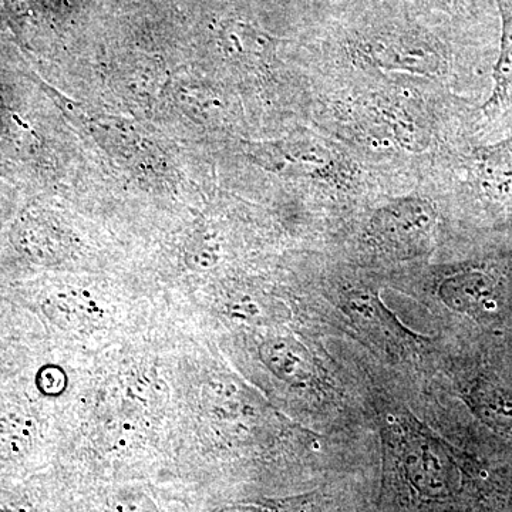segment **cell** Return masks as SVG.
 Instances as JSON below:
<instances>
[{
  "instance_id": "1",
  "label": "cell",
  "mask_w": 512,
  "mask_h": 512,
  "mask_svg": "<svg viewBox=\"0 0 512 512\" xmlns=\"http://www.w3.org/2000/svg\"><path fill=\"white\" fill-rule=\"evenodd\" d=\"M353 62L383 73L444 79L450 72L446 46L427 30L409 25L366 30L350 40Z\"/></svg>"
},
{
  "instance_id": "2",
  "label": "cell",
  "mask_w": 512,
  "mask_h": 512,
  "mask_svg": "<svg viewBox=\"0 0 512 512\" xmlns=\"http://www.w3.org/2000/svg\"><path fill=\"white\" fill-rule=\"evenodd\" d=\"M439 296L484 325H505L512 320V251L454 266L441 278Z\"/></svg>"
},
{
  "instance_id": "3",
  "label": "cell",
  "mask_w": 512,
  "mask_h": 512,
  "mask_svg": "<svg viewBox=\"0 0 512 512\" xmlns=\"http://www.w3.org/2000/svg\"><path fill=\"white\" fill-rule=\"evenodd\" d=\"M437 217L436 207L426 198H397L373 212L365 232L367 244L384 258H416L429 251Z\"/></svg>"
},
{
  "instance_id": "4",
  "label": "cell",
  "mask_w": 512,
  "mask_h": 512,
  "mask_svg": "<svg viewBox=\"0 0 512 512\" xmlns=\"http://www.w3.org/2000/svg\"><path fill=\"white\" fill-rule=\"evenodd\" d=\"M501 20L500 50L493 69V89L480 114L488 131L512 130V0H494Z\"/></svg>"
},
{
  "instance_id": "5",
  "label": "cell",
  "mask_w": 512,
  "mask_h": 512,
  "mask_svg": "<svg viewBox=\"0 0 512 512\" xmlns=\"http://www.w3.org/2000/svg\"><path fill=\"white\" fill-rule=\"evenodd\" d=\"M466 400L485 426L512 443V393L480 377L468 386Z\"/></svg>"
},
{
  "instance_id": "6",
  "label": "cell",
  "mask_w": 512,
  "mask_h": 512,
  "mask_svg": "<svg viewBox=\"0 0 512 512\" xmlns=\"http://www.w3.org/2000/svg\"><path fill=\"white\" fill-rule=\"evenodd\" d=\"M262 362L279 379L292 384L311 382V357L301 343L292 339L272 338L259 348Z\"/></svg>"
},
{
  "instance_id": "7",
  "label": "cell",
  "mask_w": 512,
  "mask_h": 512,
  "mask_svg": "<svg viewBox=\"0 0 512 512\" xmlns=\"http://www.w3.org/2000/svg\"><path fill=\"white\" fill-rule=\"evenodd\" d=\"M62 322L76 332H89L104 320L103 308L86 293L63 296L59 305Z\"/></svg>"
},
{
  "instance_id": "8",
  "label": "cell",
  "mask_w": 512,
  "mask_h": 512,
  "mask_svg": "<svg viewBox=\"0 0 512 512\" xmlns=\"http://www.w3.org/2000/svg\"><path fill=\"white\" fill-rule=\"evenodd\" d=\"M117 512H160L150 497L141 493L121 495L116 505Z\"/></svg>"
},
{
  "instance_id": "9",
  "label": "cell",
  "mask_w": 512,
  "mask_h": 512,
  "mask_svg": "<svg viewBox=\"0 0 512 512\" xmlns=\"http://www.w3.org/2000/svg\"><path fill=\"white\" fill-rule=\"evenodd\" d=\"M217 512H286V510L276 504L247 503L228 505Z\"/></svg>"
},
{
  "instance_id": "10",
  "label": "cell",
  "mask_w": 512,
  "mask_h": 512,
  "mask_svg": "<svg viewBox=\"0 0 512 512\" xmlns=\"http://www.w3.org/2000/svg\"><path fill=\"white\" fill-rule=\"evenodd\" d=\"M414 2L421 3V5L436 6L446 12H454L460 10L461 0H414Z\"/></svg>"
}]
</instances>
